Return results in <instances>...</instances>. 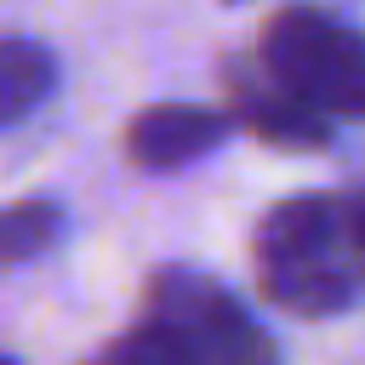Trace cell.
<instances>
[{
  "label": "cell",
  "instance_id": "cell-1",
  "mask_svg": "<svg viewBox=\"0 0 365 365\" xmlns=\"http://www.w3.org/2000/svg\"><path fill=\"white\" fill-rule=\"evenodd\" d=\"M257 291L297 319H331L365 302V217L354 188L274 200L251 228Z\"/></svg>",
  "mask_w": 365,
  "mask_h": 365
},
{
  "label": "cell",
  "instance_id": "cell-7",
  "mask_svg": "<svg viewBox=\"0 0 365 365\" xmlns=\"http://www.w3.org/2000/svg\"><path fill=\"white\" fill-rule=\"evenodd\" d=\"M68 228V211L63 200H17V205H0V268H17V262H34L46 257Z\"/></svg>",
  "mask_w": 365,
  "mask_h": 365
},
{
  "label": "cell",
  "instance_id": "cell-2",
  "mask_svg": "<svg viewBox=\"0 0 365 365\" xmlns=\"http://www.w3.org/2000/svg\"><path fill=\"white\" fill-rule=\"evenodd\" d=\"M86 365H279V348L228 285L165 262L143 285V314Z\"/></svg>",
  "mask_w": 365,
  "mask_h": 365
},
{
  "label": "cell",
  "instance_id": "cell-8",
  "mask_svg": "<svg viewBox=\"0 0 365 365\" xmlns=\"http://www.w3.org/2000/svg\"><path fill=\"white\" fill-rule=\"evenodd\" d=\"M0 365H17V359H11V354H0Z\"/></svg>",
  "mask_w": 365,
  "mask_h": 365
},
{
  "label": "cell",
  "instance_id": "cell-4",
  "mask_svg": "<svg viewBox=\"0 0 365 365\" xmlns=\"http://www.w3.org/2000/svg\"><path fill=\"white\" fill-rule=\"evenodd\" d=\"M222 97H228V120H240L251 137H262L268 148H291V154H314L331 148V120L314 114L297 91H285L257 51H228L222 57Z\"/></svg>",
  "mask_w": 365,
  "mask_h": 365
},
{
  "label": "cell",
  "instance_id": "cell-5",
  "mask_svg": "<svg viewBox=\"0 0 365 365\" xmlns=\"http://www.w3.org/2000/svg\"><path fill=\"white\" fill-rule=\"evenodd\" d=\"M228 143V114L205 108V103H148L143 114L125 120V160L137 171H182L205 154H217Z\"/></svg>",
  "mask_w": 365,
  "mask_h": 365
},
{
  "label": "cell",
  "instance_id": "cell-3",
  "mask_svg": "<svg viewBox=\"0 0 365 365\" xmlns=\"http://www.w3.org/2000/svg\"><path fill=\"white\" fill-rule=\"evenodd\" d=\"M257 63L331 125H365V34L325 6H274L257 34Z\"/></svg>",
  "mask_w": 365,
  "mask_h": 365
},
{
  "label": "cell",
  "instance_id": "cell-6",
  "mask_svg": "<svg viewBox=\"0 0 365 365\" xmlns=\"http://www.w3.org/2000/svg\"><path fill=\"white\" fill-rule=\"evenodd\" d=\"M57 97V51L29 34H0V131Z\"/></svg>",
  "mask_w": 365,
  "mask_h": 365
}]
</instances>
